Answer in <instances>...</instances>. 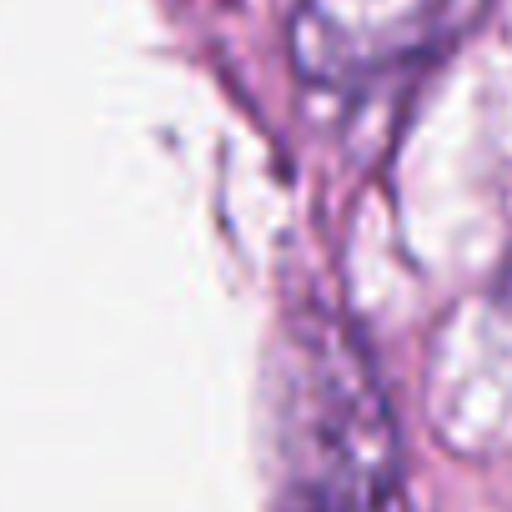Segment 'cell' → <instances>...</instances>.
Listing matches in <instances>:
<instances>
[{
	"label": "cell",
	"mask_w": 512,
	"mask_h": 512,
	"mask_svg": "<svg viewBox=\"0 0 512 512\" xmlns=\"http://www.w3.org/2000/svg\"><path fill=\"white\" fill-rule=\"evenodd\" d=\"M282 457L287 512H412L392 402L332 317H312L287 352Z\"/></svg>",
	"instance_id": "obj_1"
},
{
	"label": "cell",
	"mask_w": 512,
	"mask_h": 512,
	"mask_svg": "<svg viewBox=\"0 0 512 512\" xmlns=\"http://www.w3.org/2000/svg\"><path fill=\"white\" fill-rule=\"evenodd\" d=\"M487 0H297L287 46L302 81L357 91L442 61Z\"/></svg>",
	"instance_id": "obj_2"
}]
</instances>
